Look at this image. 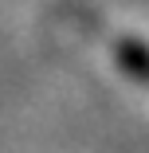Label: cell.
I'll list each match as a JSON object with an SVG mask.
<instances>
[{
    "label": "cell",
    "instance_id": "6da1fadb",
    "mask_svg": "<svg viewBox=\"0 0 149 153\" xmlns=\"http://www.w3.org/2000/svg\"><path fill=\"white\" fill-rule=\"evenodd\" d=\"M118 63H122L137 82H149V47L145 43H122L118 47Z\"/></svg>",
    "mask_w": 149,
    "mask_h": 153
}]
</instances>
